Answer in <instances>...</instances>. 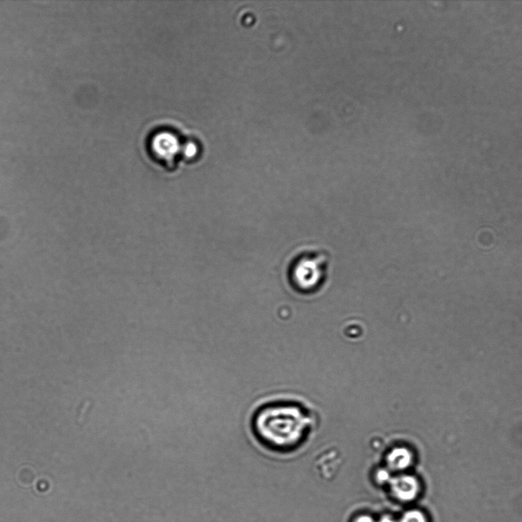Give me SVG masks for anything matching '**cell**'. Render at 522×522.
<instances>
[{
  "instance_id": "1",
  "label": "cell",
  "mask_w": 522,
  "mask_h": 522,
  "mask_svg": "<svg viewBox=\"0 0 522 522\" xmlns=\"http://www.w3.org/2000/svg\"><path fill=\"white\" fill-rule=\"evenodd\" d=\"M331 257L325 250L305 248L288 260L286 277L294 292L303 295L317 294L326 285Z\"/></svg>"
},
{
  "instance_id": "6",
  "label": "cell",
  "mask_w": 522,
  "mask_h": 522,
  "mask_svg": "<svg viewBox=\"0 0 522 522\" xmlns=\"http://www.w3.org/2000/svg\"><path fill=\"white\" fill-rule=\"evenodd\" d=\"M355 522H375V521L372 517L368 516V515H362V516H360L358 519H357Z\"/></svg>"
},
{
  "instance_id": "2",
  "label": "cell",
  "mask_w": 522,
  "mask_h": 522,
  "mask_svg": "<svg viewBox=\"0 0 522 522\" xmlns=\"http://www.w3.org/2000/svg\"><path fill=\"white\" fill-rule=\"evenodd\" d=\"M390 486L394 496L403 501L415 499L421 489L417 479L410 475H402L391 479Z\"/></svg>"
},
{
  "instance_id": "7",
  "label": "cell",
  "mask_w": 522,
  "mask_h": 522,
  "mask_svg": "<svg viewBox=\"0 0 522 522\" xmlns=\"http://www.w3.org/2000/svg\"><path fill=\"white\" fill-rule=\"evenodd\" d=\"M379 522H397L393 517L389 516V515H386V516H384L382 518Z\"/></svg>"
},
{
  "instance_id": "5",
  "label": "cell",
  "mask_w": 522,
  "mask_h": 522,
  "mask_svg": "<svg viewBox=\"0 0 522 522\" xmlns=\"http://www.w3.org/2000/svg\"><path fill=\"white\" fill-rule=\"evenodd\" d=\"M377 479H379L382 483L386 482V481L389 480L390 479L389 474L388 472H380L379 473V476H377Z\"/></svg>"
},
{
  "instance_id": "4",
  "label": "cell",
  "mask_w": 522,
  "mask_h": 522,
  "mask_svg": "<svg viewBox=\"0 0 522 522\" xmlns=\"http://www.w3.org/2000/svg\"><path fill=\"white\" fill-rule=\"evenodd\" d=\"M399 522H428L425 514L417 510L408 511L403 514Z\"/></svg>"
},
{
  "instance_id": "3",
  "label": "cell",
  "mask_w": 522,
  "mask_h": 522,
  "mask_svg": "<svg viewBox=\"0 0 522 522\" xmlns=\"http://www.w3.org/2000/svg\"><path fill=\"white\" fill-rule=\"evenodd\" d=\"M412 455L405 448H398L390 453L388 457V464L391 469L395 470H403L407 469L411 464Z\"/></svg>"
}]
</instances>
